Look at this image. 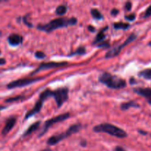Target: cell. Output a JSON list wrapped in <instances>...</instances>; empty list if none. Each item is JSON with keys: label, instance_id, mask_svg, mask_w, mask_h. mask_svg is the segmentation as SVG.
<instances>
[{"label": "cell", "instance_id": "cell-1", "mask_svg": "<svg viewBox=\"0 0 151 151\" xmlns=\"http://www.w3.org/2000/svg\"><path fill=\"white\" fill-rule=\"evenodd\" d=\"M78 22L75 18H70V19H66V18H58V19H53L52 21L49 23L44 25H38L37 27L39 30L44 31L46 32H50L58 28L66 27L68 26H72L75 25Z\"/></svg>", "mask_w": 151, "mask_h": 151}, {"label": "cell", "instance_id": "cell-2", "mask_svg": "<svg viewBox=\"0 0 151 151\" xmlns=\"http://www.w3.org/2000/svg\"><path fill=\"white\" fill-rule=\"evenodd\" d=\"M93 131L97 133H106L113 137L123 139L127 137L128 134L122 128L109 123H103L94 127Z\"/></svg>", "mask_w": 151, "mask_h": 151}, {"label": "cell", "instance_id": "cell-3", "mask_svg": "<svg viewBox=\"0 0 151 151\" xmlns=\"http://www.w3.org/2000/svg\"><path fill=\"white\" fill-rule=\"evenodd\" d=\"M99 81L100 83L107 86L109 88H114V89H119L126 86V82L125 80L107 72H105L100 75Z\"/></svg>", "mask_w": 151, "mask_h": 151}, {"label": "cell", "instance_id": "cell-4", "mask_svg": "<svg viewBox=\"0 0 151 151\" xmlns=\"http://www.w3.org/2000/svg\"><path fill=\"white\" fill-rule=\"evenodd\" d=\"M53 97V91H51L50 89H46L45 91H43L40 94L39 98H38V101L36 102L34 107L27 113L26 116H25V119H27L30 116H32L36 114H38L41 111V109H42L43 104H44V102L45 101V100H47L48 97Z\"/></svg>", "mask_w": 151, "mask_h": 151}, {"label": "cell", "instance_id": "cell-5", "mask_svg": "<svg viewBox=\"0 0 151 151\" xmlns=\"http://www.w3.org/2000/svg\"><path fill=\"white\" fill-rule=\"evenodd\" d=\"M81 128H82V126L79 124H75V125H72L65 133H62V134H58V135L53 136V137H50L48 141H47V144L49 145H55L56 144L59 143L64 139H66V137H69V136L75 134V133H78L81 129Z\"/></svg>", "mask_w": 151, "mask_h": 151}, {"label": "cell", "instance_id": "cell-6", "mask_svg": "<svg viewBox=\"0 0 151 151\" xmlns=\"http://www.w3.org/2000/svg\"><path fill=\"white\" fill-rule=\"evenodd\" d=\"M53 97L55 100L58 108H60L69 98V89L67 88H60L53 91Z\"/></svg>", "mask_w": 151, "mask_h": 151}, {"label": "cell", "instance_id": "cell-7", "mask_svg": "<svg viewBox=\"0 0 151 151\" xmlns=\"http://www.w3.org/2000/svg\"><path fill=\"white\" fill-rule=\"evenodd\" d=\"M44 78H23V79H19L16 81H12L10 83L7 85V88L8 89H12L15 88H20V87L26 86L30 85L34 83L39 81Z\"/></svg>", "mask_w": 151, "mask_h": 151}, {"label": "cell", "instance_id": "cell-8", "mask_svg": "<svg viewBox=\"0 0 151 151\" xmlns=\"http://www.w3.org/2000/svg\"><path fill=\"white\" fill-rule=\"evenodd\" d=\"M69 116H70V114H69V113H66V114H60L59 115V116H55V117H53L52 118V119L47 120V122H45V123H44L42 131H41L39 134V137H42V136L44 135L47 131H48L49 128L51 127L52 125H54V124L58 123V122H60L66 120V119H67L68 118H69Z\"/></svg>", "mask_w": 151, "mask_h": 151}, {"label": "cell", "instance_id": "cell-9", "mask_svg": "<svg viewBox=\"0 0 151 151\" xmlns=\"http://www.w3.org/2000/svg\"><path fill=\"white\" fill-rule=\"evenodd\" d=\"M136 38H137V35H136L135 33H132L126 40H125V41L123 44H122L121 45L118 46V47H115V48L112 49L110 51L108 52L106 55V58H114L115 57V56L117 55H119V53L120 52L122 49L124 48V47H125L126 45L129 44L130 43L134 41Z\"/></svg>", "mask_w": 151, "mask_h": 151}, {"label": "cell", "instance_id": "cell-10", "mask_svg": "<svg viewBox=\"0 0 151 151\" xmlns=\"http://www.w3.org/2000/svg\"><path fill=\"white\" fill-rule=\"evenodd\" d=\"M66 64H67L66 62H48V63H42L41 64H40V66L31 75L38 73L40 71L46 70V69H54V68L60 67V66H63Z\"/></svg>", "mask_w": 151, "mask_h": 151}, {"label": "cell", "instance_id": "cell-11", "mask_svg": "<svg viewBox=\"0 0 151 151\" xmlns=\"http://www.w3.org/2000/svg\"><path fill=\"white\" fill-rule=\"evenodd\" d=\"M134 92L139 95L142 96L147 100L149 104L151 105V88H137L134 89Z\"/></svg>", "mask_w": 151, "mask_h": 151}, {"label": "cell", "instance_id": "cell-12", "mask_svg": "<svg viewBox=\"0 0 151 151\" xmlns=\"http://www.w3.org/2000/svg\"><path fill=\"white\" fill-rule=\"evenodd\" d=\"M16 122V119L15 117H10L6 121L5 125H4V128L2 129V131H1V134L3 136H6L14 127L15 124Z\"/></svg>", "mask_w": 151, "mask_h": 151}, {"label": "cell", "instance_id": "cell-13", "mask_svg": "<svg viewBox=\"0 0 151 151\" xmlns=\"http://www.w3.org/2000/svg\"><path fill=\"white\" fill-rule=\"evenodd\" d=\"M8 42L11 46H18L22 42V37L18 34H12L8 37Z\"/></svg>", "mask_w": 151, "mask_h": 151}, {"label": "cell", "instance_id": "cell-14", "mask_svg": "<svg viewBox=\"0 0 151 151\" xmlns=\"http://www.w3.org/2000/svg\"><path fill=\"white\" fill-rule=\"evenodd\" d=\"M40 123H41V122L38 121V122H35V123L32 124V125H31L28 128V129L25 131V133L24 134V135H23L24 137H27V136L31 134L32 132H34L35 131H36V130L39 128Z\"/></svg>", "mask_w": 151, "mask_h": 151}, {"label": "cell", "instance_id": "cell-15", "mask_svg": "<svg viewBox=\"0 0 151 151\" xmlns=\"http://www.w3.org/2000/svg\"><path fill=\"white\" fill-rule=\"evenodd\" d=\"M131 108H139V105L137 104L134 101H129L128 103H125L121 105V109L123 111L128 110Z\"/></svg>", "mask_w": 151, "mask_h": 151}, {"label": "cell", "instance_id": "cell-16", "mask_svg": "<svg viewBox=\"0 0 151 151\" xmlns=\"http://www.w3.org/2000/svg\"><path fill=\"white\" fill-rule=\"evenodd\" d=\"M107 28H108V27H106V28H104V29H102V30L100 31L98 34H97V35L96 36V38H95V40L94 41V42H93V44H98V43L103 42V41L105 39V38H106V35L104 34V31L106 30V29H107Z\"/></svg>", "mask_w": 151, "mask_h": 151}, {"label": "cell", "instance_id": "cell-17", "mask_svg": "<svg viewBox=\"0 0 151 151\" xmlns=\"http://www.w3.org/2000/svg\"><path fill=\"white\" fill-rule=\"evenodd\" d=\"M139 76L147 80L151 79V69H147L139 73Z\"/></svg>", "mask_w": 151, "mask_h": 151}, {"label": "cell", "instance_id": "cell-18", "mask_svg": "<svg viewBox=\"0 0 151 151\" xmlns=\"http://www.w3.org/2000/svg\"><path fill=\"white\" fill-rule=\"evenodd\" d=\"M130 27L129 24L122 23V22H117V23L114 24V27L116 29H127Z\"/></svg>", "mask_w": 151, "mask_h": 151}, {"label": "cell", "instance_id": "cell-19", "mask_svg": "<svg viewBox=\"0 0 151 151\" xmlns=\"http://www.w3.org/2000/svg\"><path fill=\"white\" fill-rule=\"evenodd\" d=\"M66 10H67V7L66 5H60L56 8V14L58 16H63L66 13Z\"/></svg>", "mask_w": 151, "mask_h": 151}, {"label": "cell", "instance_id": "cell-20", "mask_svg": "<svg viewBox=\"0 0 151 151\" xmlns=\"http://www.w3.org/2000/svg\"><path fill=\"white\" fill-rule=\"evenodd\" d=\"M91 14L93 16V18H94L96 19H103V18L101 13L98 10H97V9H91Z\"/></svg>", "mask_w": 151, "mask_h": 151}, {"label": "cell", "instance_id": "cell-21", "mask_svg": "<svg viewBox=\"0 0 151 151\" xmlns=\"http://www.w3.org/2000/svg\"><path fill=\"white\" fill-rule=\"evenodd\" d=\"M85 53H86L85 48L83 47H79V48H78L75 52H74L69 54V55L72 56V55H83V54H85Z\"/></svg>", "mask_w": 151, "mask_h": 151}, {"label": "cell", "instance_id": "cell-22", "mask_svg": "<svg viewBox=\"0 0 151 151\" xmlns=\"http://www.w3.org/2000/svg\"><path fill=\"white\" fill-rule=\"evenodd\" d=\"M35 57L38 59H43L46 57V55L43 52H35Z\"/></svg>", "mask_w": 151, "mask_h": 151}, {"label": "cell", "instance_id": "cell-23", "mask_svg": "<svg viewBox=\"0 0 151 151\" xmlns=\"http://www.w3.org/2000/svg\"><path fill=\"white\" fill-rule=\"evenodd\" d=\"M21 99H22V96H18V97H12V98L7 99V100H6V102H7V103H11V102L18 101L19 100H21Z\"/></svg>", "mask_w": 151, "mask_h": 151}, {"label": "cell", "instance_id": "cell-24", "mask_svg": "<svg viewBox=\"0 0 151 151\" xmlns=\"http://www.w3.org/2000/svg\"><path fill=\"white\" fill-rule=\"evenodd\" d=\"M151 16V5L147 7V9L146 10V11L145 12V14H144V18L145 19H147V18L150 17Z\"/></svg>", "mask_w": 151, "mask_h": 151}, {"label": "cell", "instance_id": "cell-25", "mask_svg": "<svg viewBox=\"0 0 151 151\" xmlns=\"http://www.w3.org/2000/svg\"><path fill=\"white\" fill-rule=\"evenodd\" d=\"M125 19L128 21H134L136 19V15L132 13V14L129 15V16H125Z\"/></svg>", "mask_w": 151, "mask_h": 151}, {"label": "cell", "instance_id": "cell-26", "mask_svg": "<svg viewBox=\"0 0 151 151\" xmlns=\"http://www.w3.org/2000/svg\"><path fill=\"white\" fill-rule=\"evenodd\" d=\"M131 7H132V4H131V1H128V2H126V4H125V10H128V11H130V10H131Z\"/></svg>", "mask_w": 151, "mask_h": 151}, {"label": "cell", "instance_id": "cell-27", "mask_svg": "<svg viewBox=\"0 0 151 151\" xmlns=\"http://www.w3.org/2000/svg\"><path fill=\"white\" fill-rule=\"evenodd\" d=\"M109 44L107 41H103L102 44H99V47H109Z\"/></svg>", "mask_w": 151, "mask_h": 151}, {"label": "cell", "instance_id": "cell-28", "mask_svg": "<svg viewBox=\"0 0 151 151\" xmlns=\"http://www.w3.org/2000/svg\"><path fill=\"white\" fill-rule=\"evenodd\" d=\"M118 13H119V10H118L117 9H113V10L111 11V14L113 15V16H116Z\"/></svg>", "mask_w": 151, "mask_h": 151}, {"label": "cell", "instance_id": "cell-29", "mask_svg": "<svg viewBox=\"0 0 151 151\" xmlns=\"http://www.w3.org/2000/svg\"><path fill=\"white\" fill-rule=\"evenodd\" d=\"M5 63H6L5 59H4V58H0V66L5 64Z\"/></svg>", "mask_w": 151, "mask_h": 151}, {"label": "cell", "instance_id": "cell-30", "mask_svg": "<svg viewBox=\"0 0 151 151\" xmlns=\"http://www.w3.org/2000/svg\"><path fill=\"white\" fill-rule=\"evenodd\" d=\"M115 151H126L124 148H122V147H116L115 148Z\"/></svg>", "mask_w": 151, "mask_h": 151}, {"label": "cell", "instance_id": "cell-31", "mask_svg": "<svg viewBox=\"0 0 151 151\" xmlns=\"http://www.w3.org/2000/svg\"><path fill=\"white\" fill-rule=\"evenodd\" d=\"M88 29H89V30L91 31V32H94V30H95V28H94V27L91 26V25H89V26L88 27Z\"/></svg>", "mask_w": 151, "mask_h": 151}, {"label": "cell", "instance_id": "cell-32", "mask_svg": "<svg viewBox=\"0 0 151 151\" xmlns=\"http://www.w3.org/2000/svg\"><path fill=\"white\" fill-rule=\"evenodd\" d=\"M139 132L142 134H144V135H146V134H147V133L145 132V131H139Z\"/></svg>", "mask_w": 151, "mask_h": 151}, {"label": "cell", "instance_id": "cell-33", "mask_svg": "<svg viewBox=\"0 0 151 151\" xmlns=\"http://www.w3.org/2000/svg\"><path fill=\"white\" fill-rule=\"evenodd\" d=\"M42 151H51V150H50V149H45V150H44Z\"/></svg>", "mask_w": 151, "mask_h": 151}, {"label": "cell", "instance_id": "cell-34", "mask_svg": "<svg viewBox=\"0 0 151 151\" xmlns=\"http://www.w3.org/2000/svg\"><path fill=\"white\" fill-rule=\"evenodd\" d=\"M148 45H149V46H150V47H151V41H150V43H149V44H148Z\"/></svg>", "mask_w": 151, "mask_h": 151}, {"label": "cell", "instance_id": "cell-35", "mask_svg": "<svg viewBox=\"0 0 151 151\" xmlns=\"http://www.w3.org/2000/svg\"><path fill=\"white\" fill-rule=\"evenodd\" d=\"M1 109H2V107H0V110H1Z\"/></svg>", "mask_w": 151, "mask_h": 151}, {"label": "cell", "instance_id": "cell-36", "mask_svg": "<svg viewBox=\"0 0 151 151\" xmlns=\"http://www.w3.org/2000/svg\"><path fill=\"white\" fill-rule=\"evenodd\" d=\"M0 54H1V51H0Z\"/></svg>", "mask_w": 151, "mask_h": 151}, {"label": "cell", "instance_id": "cell-37", "mask_svg": "<svg viewBox=\"0 0 151 151\" xmlns=\"http://www.w3.org/2000/svg\"></svg>", "mask_w": 151, "mask_h": 151}]
</instances>
